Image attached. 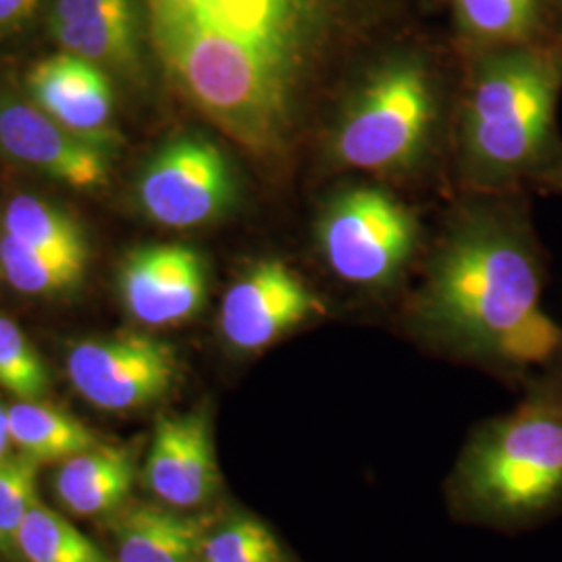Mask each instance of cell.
<instances>
[{"label": "cell", "instance_id": "cell-1", "mask_svg": "<svg viewBox=\"0 0 562 562\" xmlns=\"http://www.w3.org/2000/svg\"><path fill=\"white\" fill-rule=\"evenodd\" d=\"M169 86L267 171L294 161L341 71L402 0H142Z\"/></svg>", "mask_w": 562, "mask_h": 562}, {"label": "cell", "instance_id": "cell-2", "mask_svg": "<svg viewBox=\"0 0 562 562\" xmlns=\"http://www.w3.org/2000/svg\"><path fill=\"white\" fill-rule=\"evenodd\" d=\"M546 255L521 194H480L448 225L411 317L425 336L494 362L504 338L538 313Z\"/></svg>", "mask_w": 562, "mask_h": 562}, {"label": "cell", "instance_id": "cell-3", "mask_svg": "<svg viewBox=\"0 0 562 562\" xmlns=\"http://www.w3.org/2000/svg\"><path fill=\"white\" fill-rule=\"evenodd\" d=\"M459 171L477 194L546 190L562 162V34L471 55Z\"/></svg>", "mask_w": 562, "mask_h": 562}, {"label": "cell", "instance_id": "cell-4", "mask_svg": "<svg viewBox=\"0 0 562 562\" xmlns=\"http://www.w3.org/2000/svg\"><path fill=\"white\" fill-rule=\"evenodd\" d=\"M438 115L431 63L415 48L387 50L341 104L327 136V159L340 169L404 173L425 157Z\"/></svg>", "mask_w": 562, "mask_h": 562}, {"label": "cell", "instance_id": "cell-5", "mask_svg": "<svg viewBox=\"0 0 562 562\" xmlns=\"http://www.w3.org/2000/svg\"><path fill=\"white\" fill-rule=\"evenodd\" d=\"M462 496L501 522L533 521L562 504V401L529 387L508 415L487 423L459 467Z\"/></svg>", "mask_w": 562, "mask_h": 562}, {"label": "cell", "instance_id": "cell-6", "mask_svg": "<svg viewBox=\"0 0 562 562\" xmlns=\"http://www.w3.org/2000/svg\"><path fill=\"white\" fill-rule=\"evenodd\" d=\"M415 213L378 186H350L323 206L315 241L327 269L350 285L385 288L398 280L419 244Z\"/></svg>", "mask_w": 562, "mask_h": 562}, {"label": "cell", "instance_id": "cell-7", "mask_svg": "<svg viewBox=\"0 0 562 562\" xmlns=\"http://www.w3.org/2000/svg\"><path fill=\"white\" fill-rule=\"evenodd\" d=\"M136 199L150 222L167 229H199L236 209L240 178L220 144L183 134L162 144L146 162Z\"/></svg>", "mask_w": 562, "mask_h": 562}, {"label": "cell", "instance_id": "cell-8", "mask_svg": "<svg viewBox=\"0 0 562 562\" xmlns=\"http://www.w3.org/2000/svg\"><path fill=\"white\" fill-rule=\"evenodd\" d=\"M67 375L92 406L123 413L165 398L180 380L171 344L140 331L81 340L67 355Z\"/></svg>", "mask_w": 562, "mask_h": 562}, {"label": "cell", "instance_id": "cell-9", "mask_svg": "<svg viewBox=\"0 0 562 562\" xmlns=\"http://www.w3.org/2000/svg\"><path fill=\"white\" fill-rule=\"evenodd\" d=\"M323 313L322 299L290 265L262 259L227 288L220 329L236 352L255 355Z\"/></svg>", "mask_w": 562, "mask_h": 562}, {"label": "cell", "instance_id": "cell-10", "mask_svg": "<svg viewBox=\"0 0 562 562\" xmlns=\"http://www.w3.org/2000/svg\"><path fill=\"white\" fill-rule=\"evenodd\" d=\"M117 288L134 322L176 327L201 313L209 296V265L192 246L148 244L123 259Z\"/></svg>", "mask_w": 562, "mask_h": 562}, {"label": "cell", "instance_id": "cell-11", "mask_svg": "<svg viewBox=\"0 0 562 562\" xmlns=\"http://www.w3.org/2000/svg\"><path fill=\"white\" fill-rule=\"evenodd\" d=\"M0 148L42 176L78 190L109 180L106 153L48 117L34 102L0 99Z\"/></svg>", "mask_w": 562, "mask_h": 562}, {"label": "cell", "instance_id": "cell-12", "mask_svg": "<svg viewBox=\"0 0 562 562\" xmlns=\"http://www.w3.org/2000/svg\"><path fill=\"white\" fill-rule=\"evenodd\" d=\"M144 482L162 504L176 510L199 508L215 498L222 475L204 413L171 415L157 422Z\"/></svg>", "mask_w": 562, "mask_h": 562}, {"label": "cell", "instance_id": "cell-13", "mask_svg": "<svg viewBox=\"0 0 562 562\" xmlns=\"http://www.w3.org/2000/svg\"><path fill=\"white\" fill-rule=\"evenodd\" d=\"M27 92L36 106L76 136L104 153L115 146L113 83L97 63L67 50L46 57L32 67Z\"/></svg>", "mask_w": 562, "mask_h": 562}, {"label": "cell", "instance_id": "cell-14", "mask_svg": "<svg viewBox=\"0 0 562 562\" xmlns=\"http://www.w3.org/2000/svg\"><path fill=\"white\" fill-rule=\"evenodd\" d=\"M464 53L546 41L562 34L550 0H448Z\"/></svg>", "mask_w": 562, "mask_h": 562}, {"label": "cell", "instance_id": "cell-15", "mask_svg": "<svg viewBox=\"0 0 562 562\" xmlns=\"http://www.w3.org/2000/svg\"><path fill=\"white\" fill-rule=\"evenodd\" d=\"M136 480V462L127 448L99 443L60 462L55 475L59 503L80 517L120 513Z\"/></svg>", "mask_w": 562, "mask_h": 562}, {"label": "cell", "instance_id": "cell-16", "mask_svg": "<svg viewBox=\"0 0 562 562\" xmlns=\"http://www.w3.org/2000/svg\"><path fill=\"white\" fill-rule=\"evenodd\" d=\"M209 529L202 517H186L176 508L155 504L121 508L113 521L115 562H201Z\"/></svg>", "mask_w": 562, "mask_h": 562}, {"label": "cell", "instance_id": "cell-17", "mask_svg": "<svg viewBox=\"0 0 562 562\" xmlns=\"http://www.w3.org/2000/svg\"><path fill=\"white\" fill-rule=\"evenodd\" d=\"M50 32L63 50L97 63L106 74L113 71L125 80H140L144 38L136 2L71 23L50 25Z\"/></svg>", "mask_w": 562, "mask_h": 562}, {"label": "cell", "instance_id": "cell-18", "mask_svg": "<svg viewBox=\"0 0 562 562\" xmlns=\"http://www.w3.org/2000/svg\"><path fill=\"white\" fill-rule=\"evenodd\" d=\"M11 438L18 452L36 462H63L101 440L80 419L42 401H18L9 406Z\"/></svg>", "mask_w": 562, "mask_h": 562}, {"label": "cell", "instance_id": "cell-19", "mask_svg": "<svg viewBox=\"0 0 562 562\" xmlns=\"http://www.w3.org/2000/svg\"><path fill=\"white\" fill-rule=\"evenodd\" d=\"M2 232L81 271L88 267L90 246L80 223L53 202L32 194L11 199L2 215Z\"/></svg>", "mask_w": 562, "mask_h": 562}, {"label": "cell", "instance_id": "cell-20", "mask_svg": "<svg viewBox=\"0 0 562 562\" xmlns=\"http://www.w3.org/2000/svg\"><path fill=\"white\" fill-rule=\"evenodd\" d=\"M15 552L25 562H115L80 529L42 503L21 522Z\"/></svg>", "mask_w": 562, "mask_h": 562}, {"label": "cell", "instance_id": "cell-21", "mask_svg": "<svg viewBox=\"0 0 562 562\" xmlns=\"http://www.w3.org/2000/svg\"><path fill=\"white\" fill-rule=\"evenodd\" d=\"M83 273L69 262L21 244L7 232L0 234V276L21 294L59 296L78 288Z\"/></svg>", "mask_w": 562, "mask_h": 562}, {"label": "cell", "instance_id": "cell-22", "mask_svg": "<svg viewBox=\"0 0 562 562\" xmlns=\"http://www.w3.org/2000/svg\"><path fill=\"white\" fill-rule=\"evenodd\" d=\"M201 562H288L285 552L265 522L250 515H234L209 529Z\"/></svg>", "mask_w": 562, "mask_h": 562}, {"label": "cell", "instance_id": "cell-23", "mask_svg": "<svg viewBox=\"0 0 562 562\" xmlns=\"http://www.w3.org/2000/svg\"><path fill=\"white\" fill-rule=\"evenodd\" d=\"M0 387L18 401H42L48 392V371L41 352L20 325L0 317Z\"/></svg>", "mask_w": 562, "mask_h": 562}, {"label": "cell", "instance_id": "cell-24", "mask_svg": "<svg viewBox=\"0 0 562 562\" xmlns=\"http://www.w3.org/2000/svg\"><path fill=\"white\" fill-rule=\"evenodd\" d=\"M41 462L15 452L0 461V552H15V538L27 513L41 503L38 498Z\"/></svg>", "mask_w": 562, "mask_h": 562}, {"label": "cell", "instance_id": "cell-25", "mask_svg": "<svg viewBox=\"0 0 562 562\" xmlns=\"http://www.w3.org/2000/svg\"><path fill=\"white\" fill-rule=\"evenodd\" d=\"M136 0H53V13H50V25L59 23H71V21L90 18L94 13H101L106 9L134 4Z\"/></svg>", "mask_w": 562, "mask_h": 562}, {"label": "cell", "instance_id": "cell-26", "mask_svg": "<svg viewBox=\"0 0 562 562\" xmlns=\"http://www.w3.org/2000/svg\"><path fill=\"white\" fill-rule=\"evenodd\" d=\"M42 0H0V34L15 32L25 21L32 20Z\"/></svg>", "mask_w": 562, "mask_h": 562}, {"label": "cell", "instance_id": "cell-27", "mask_svg": "<svg viewBox=\"0 0 562 562\" xmlns=\"http://www.w3.org/2000/svg\"><path fill=\"white\" fill-rule=\"evenodd\" d=\"M529 387L540 390L543 394L557 396L562 401V348L557 352V357L543 367L542 378L536 380Z\"/></svg>", "mask_w": 562, "mask_h": 562}, {"label": "cell", "instance_id": "cell-28", "mask_svg": "<svg viewBox=\"0 0 562 562\" xmlns=\"http://www.w3.org/2000/svg\"><path fill=\"white\" fill-rule=\"evenodd\" d=\"M13 454V438H11V422L9 406L0 404V461Z\"/></svg>", "mask_w": 562, "mask_h": 562}, {"label": "cell", "instance_id": "cell-29", "mask_svg": "<svg viewBox=\"0 0 562 562\" xmlns=\"http://www.w3.org/2000/svg\"><path fill=\"white\" fill-rule=\"evenodd\" d=\"M546 192H562V162L559 171L552 176V180L548 181Z\"/></svg>", "mask_w": 562, "mask_h": 562}, {"label": "cell", "instance_id": "cell-30", "mask_svg": "<svg viewBox=\"0 0 562 562\" xmlns=\"http://www.w3.org/2000/svg\"><path fill=\"white\" fill-rule=\"evenodd\" d=\"M550 4H552V9H554V15H557V20L562 25V0H550Z\"/></svg>", "mask_w": 562, "mask_h": 562}]
</instances>
